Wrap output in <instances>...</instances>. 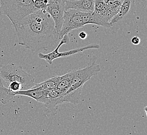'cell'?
Listing matches in <instances>:
<instances>
[{"label": "cell", "mask_w": 147, "mask_h": 135, "mask_svg": "<svg viewBox=\"0 0 147 135\" xmlns=\"http://www.w3.org/2000/svg\"><path fill=\"white\" fill-rule=\"evenodd\" d=\"M93 13L105 22L109 23L117 14L108 6L105 0L94 1Z\"/></svg>", "instance_id": "cell-10"}, {"label": "cell", "mask_w": 147, "mask_h": 135, "mask_svg": "<svg viewBox=\"0 0 147 135\" xmlns=\"http://www.w3.org/2000/svg\"><path fill=\"white\" fill-rule=\"evenodd\" d=\"M66 1H74V0H66Z\"/></svg>", "instance_id": "cell-22"}, {"label": "cell", "mask_w": 147, "mask_h": 135, "mask_svg": "<svg viewBox=\"0 0 147 135\" xmlns=\"http://www.w3.org/2000/svg\"><path fill=\"white\" fill-rule=\"evenodd\" d=\"M74 73L75 70H73L69 71L64 75L61 76V79L55 89L63 92H66L67 90H68L71 87Z\"/></svg>", "instance_id": "cell-13"}, {"label": "cell", "mask_w": 147, "mask_h": 135, "mask_svg": "<svg viewBox=\"0 0 147 135\" xmlns=\"http://www.w3.org/2000/svg\"><path fill=\"white\" fill-rule=\"evenodd\" d=\"M69 42V39L68 37L67 34H66L62 39L59 41L58 45L55 48L54 50L51 51L50 53L47 54L39 53H38V57L40 59L45 60V61L48 62L49 65H51L53 62V61L57 58L65 57H68L75 55L76 53H79L80 52H82L84 51H87L88 49H99L100 47V46L97 44H91L89 45H86L85 46H83L82 47L75 48L74 49H71L69 51H66L64 52H59V48L64 44H67Z\"/></svg>", "instance_id": "cell-5"}, {"label": "cell", "mask_w": 147, "mask_h": 135, "mask_svg": "<svg viewBox=\"0 0 147 135\" xmlns=\"http://www.w3.org/2000/svg\"><path fill=\"white\" fill-rule=\"evenodd\" d=\"M140 42H141V39L138 37L135 36V37H133L131 39V43L133 44V45H139L140 44Z\"/></svg>", "instance_id": "cell-19"}, {"label": "cell", "mask_w": 147, "mask_h": 135, "mask_svg": "<svg viewBox=\"0 0 147 135\" xmlns=\"http://www.w3.org/2000/svg\"><path fill=\"white\" fill-rule=\"evenodd\" d=\"M65 92L51 89L43 90V95L39 102L45 105V111L47 115H55L59 106L64 104V94Z\"/></svg>", "instance_id": "cell-8"}, {"label": "cell", "mask_w": 147, "mask_h": 135, "mask_svg": "<svg viewBox=\"0 0 147 135\" xmlns=\"http://www.w3.org/2000/svg\"><path fill=\"white\" fill-rule=\"evenodd\" d=\"M61 79V76H57L46 80L45 81L39 84H35L31 88H34L37 90H46L55 89Z\"/></svg>", "instance_id": "cell-14"}, {"label": "cell", "mask_w": 147, "mask_h": 135, "mask_svg": "<svg viewBox=\"0 0 147 135\" xmlns=\"http://www.w3.org/2000/svg\"><path fill=\"white\" fill-rule=\"evenodd\" d=\"M7 86L9 90L13 92H17L20 90H23L22 85L17 82H11Z\"/></svg>", "instance_id": "cell-18"}, {"label": "cell", "mask_w": 147, "mask_h": 135, "mask_svg": "<svg viewBox=\"0 0 147 135\" xmlns=\"http://www.w3.org/2000/svg\"><path fill=\"white\" fill-rule=\"evenodd\" d=\"M13 27L18 44L32 51H53L61 40L53 20L46 11H34Z\"/></svg>", "instance_id": "cell-1"}, {"label": "cell", "mask_w": 147, "mask_h": 135, "mask_svg": "<svg viewBox=\"0 0 147 135\" xmlns=\"http://www.w3.org/2000/svg\"><path fill=\"white\" fill-rule=\"evenodd\" d=\"M82 19L85 25L88 24H92L100 25L105 28L110 29V23H107L96 15L92 13H82Z\"/></svg>", "instance_id": "cell-12"}, {"label": "cell", "mask_w": 147, "mask_h": 135, "mask_svg": "<svg viewBox=\"0 0 147 135\" xmlns=\"http://www.w3.org/2000/svg\"><path fill=\"white\" fill-rule=\"evenodd\" d=\"M0 78L7 85L11 82L19 83L22 85L23 90L31 89L35 85L34 78L24 70L22 66L14 63L0 65Z\"/></svg>", "instance_id": "cell-3"}, {"label": "cell", "mask_w": 147, "mask_h": 135, "mask_svg": "<svg viewBox=\"0 0 147 135\" xmlns=\"http://www.w3.org/2000/svg\"><path fill=\"white\" fill-rule=\"evenodd\" d=\"M84 25L82 12L72 9H65L62 28L59 33V39H62L71 31L81 28Z\"/></svg>", "instance_id": "cell-6"}, {"label": "cell", "mask_w": 147, "mask_h": 135, "mask_svg": "<svg viewBox=\"0 0 147 135\" xmlns=\"http://www.w3.org/2000/svg\"><path fill=\"white\" fill-rule=\"evenodd\" d=\"M34 0H0V16L5 15L13 26L24 17L38 11Z\"/></svg>", "instance_id": "cell-2"}, {"label": "cell", "mask_w": 147, "mask_h": 135, "mask_svg": "<svg viewBox=\"0 0 147 135\" xmlns=\"http://www.w3.org/2000/svg\"><path fill=\"white\" fill-rule=\"evenodd\" d=\"M95 0L65 1V9H72L82 13H92Z\"/></svg>", "instance_id": "cell-11"}, {"label": "cell", "mask_w": 147, "mask_h": 135, "mask_svg": "<svg viewBox=\"0 0 147 135\" xmlns=\"http://www.w3.org/2000/svg\"><path fill=\"white\" fill-rule=\"evenodd\" d=\"M48 2L47 0H34V5L37 10L46 11Z\"/></svg>", "instance_id": "cell-17"}, {"label": "cell", "mask_w": 147, "mask_h": 135, "mask_svg": "<svg viewBox=\"0 0 147 135\" xmlns=\"http://www.w3.org/2000/svg\"><path fill=\"white\" fill-rule=\"evenodd\" d=\"M136 15L135 0H124L119 12L110 22V29L116 33L119 29L130 25Z\"/></svg>", "instance_id": "cell-4"}, {"label": "cell", "mask_w": 147, "mask_h": 135, "mask_svg": "<svg viewBox=\"0 0 147 135\" xmlns=\"http://www.w3.org/2000/svg\"><path fill=\"white\" fill-rule=\"evenodd\" d=\"M15 96L13 92L4 86L2 81L0 79V102L3 104H6L9 101L13 100Z\"/></svg>", "instance_id": "cell-15"}, {"label": "cell", "mask_w": 147, "mask_h": 135, "mask_svg": "<svg viewBox=\"0 0 147 135\" xmlns=\"http://www.w3.org/2000/svg\"><path fill=\"white\" fill-rule=\"evenodd\" d=\"M15 95L20 96H27L34 99L39 102L43 95V90H37L34 88H31L27 90H20L17 92H14Z\"/></svg>", "instance_id": "cell-16"}, {"label": "cell", "mask_w": 147, "mask_h": 135, "mask_svg": "<svg viewBox=\"0 0 147 135\" xmlns=\"http://www.w3.org/2000/svg\"><path fill=\"white\" fill-rule=\"evenodd\" d=\"M117 1H123L124 0H117Z\"/></svg>", "instance_id": "cell-21"}, {"label": "cell", "mask_w": 147, "mask_h": 135, "mask_svg": "<svg viewBox=\"0 0 147 135\" xmlns=\"http://www.w3.org/2000/svg\"><path fill=\"white\" fill-rule=\"evenodd\" d=\"M79 37L80 39H85L87 37V33L85 32V31H82V32H80L79 33Z\"/></svg>", "instance_id": "cell-20"}, {"label": "cell", "mask_w": 147, "mask_h": 135, "mask_svg": "<svg viewBox=\"0 0 147 135\" xmlns=\"http://www.w3.org/2000/svg\"><path fill=\"white\" fill-rule=\"evenodd\" d=\"M101 71L100 65L93 62L84 68L75 70L71 87L66 92H71L78 89H82L86 82L92 76Z\"/></svg>", "instance_id": "cell-7"}, {"label": "cell", "mask_w": 147, "mask_h": 135, "mask_svg": "<svg viewBox=\"0 0 147 135\" xmlns=\"http://www.w3.org/2000/svg\"><path fill=\"white\" fill-rule=\"evenodd\" d=\"M65 1H66V0H65Z\"/></svg>", "instance_id": "cell-23"}, {"label": "cell", "mask_w": 147, "mask_h": 135, "mask_svg": "<svg viewBox=\"0 0 147 135\" xmlns=\"http://www.w3.org/2000/svg\"><path fill=\"white\" fill-rule=\"evenodd\" d=\"M65 4V0H57L54 3L48 4L46 10L53 20L55 28L58 33L61 29L63 22Z\"/></svg>", "instance_id": "cell-9"}]
</instances>
